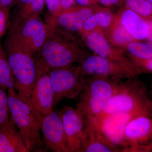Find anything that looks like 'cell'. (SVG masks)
I'll return each mask as SVG.
<instances>
[{"label": "cell", "instance_id": "cell-1", "mask_svg": "<svg viewBox=\"0 0 152 152\" xmlns=\"http://www.w3.org/2000/svg\"><path fill=\"white\" fill-rule=\"evenodd\" d=\"M3 45L15 80L18 97L31 109V93L37 75L36 58L9 30Z\"/></svg>", "mask_w": 152, "mask_h": 152}, {"label": "cell", "instance_id": "cell-2", "mask_svg": "<svg viewBox=\"0 0 152 152\" xmlns=\"http://www.w3.org/2000/svg\"><path fill=\"white\" fill-rule=\"evenodd\" d=\"M118 113L152 114L150 110L148 88L142 82L135 77L121 82L102 113L92 121Z\"/></svg>", "mask_w": 152, "mask_h": 152}, {"label": "cell", "instance_id": "cell-3", "mask_svg": "<svg viewBox=\"0 0 152 152\" xmlns=\"http://www.w3.org/2000/svg\"><path fill=\"white\" fill-rule=\"evenodd\" d=\"M91 77L86 78L84 88L77 98L75 109L85 124L95 120L102 113L121 82L106 77Z\"/></svg>", "mask_w": 152, "mask_h": 152}, {"label": "cell", "instance_id": "cell-4", "mask_svg": "<svg viewBox=\"0 0 152 152\" xmlns=\"http://www.w3.org/2000/svg\"><path fill=\"white\" fill-rule=\"evenodd\" d=\"M7 94L10 119L21 134L28 152H47L41 135V120L19 99L14 88L8 90Z\"/></svg>", "mask_w": 152, "mask_h": 152}, {"label": "cell", "instance_id": "cell-5", "mask_svg": "<svg viewBox=\"0 0 152 152\" xmlns=\"http://www.w3.org/2000/svg\"><path fill=\"white\" fill-rule=\"evenodd\" d=\"M47 26L48 35L36 56L37 61L49 69H56L71 66L74 63L80 62L87 57L69 45L64 31Z\"/></svg>", "mask_w": 152, "mask_h": 152}, {"label": "cell", "instance_id": "cell-6", "mask_svg": "<svg viewBox=\"0 0 152 152\" xmlns=\"http://www.w3.org/2000/svg\"><path fill=\"white\" fill-rule=\"evenodd\" d=\"M17 39L35 57L48 35V26L39 15L22 18L15 16L9 29Z\"/></svg>", "mask_w": 152, "mask_h": 152}, {"label": "cell", "instance_id": "cell-7", "mask_svg": "<svg viewBox=\"0 0 152 152\" xmlns=\"http://www.w3.org/2000/svg\"><path fill=\"white\" fill-rule=\"evenodd\" d=\"M54 92V108L65 99H77L83 89L86 78L79 66L49 69Z\"/></svg>", "mask_w": 152, "mask_h": 152}, {"label": "cell", "instance_id": "cell-8", "mask_svg": "<svg viewBox=\"0 0 152 152\" xmlns=\"http://www.w3.org/2000/svg\"><path fill=\"white\" fill-rule=\"evenodd\" d=\"M152 152V114L134 117L125 128L122 152Z\"/></svg>", "mask_w": 152, "mask_h": 152}, {"label": "cell", "instance_id": "cell-9", "mask_svg": "<svg viewBox=\"0 0 152 152\" xmlns=\"http://www.w3.org/2000/svg\"><path fill=\"white\" fill-rule=\"evenodd\" d=\"M37 75L31 95V109L39 119L53 110L54 92L49 68L37 61Z\"/></svg>", "mask_w": 152, "mask_h": 152}, {"label": "cell", "instance_id": "cell-10", "mask_svg": "<svg viewBox=\"0 0 152 152\" xmlns=\"http://www.w3.org/2000/svg\"><path fill=\"white\" fill-rule=\"evenodd\" d=\"M79 66L84 75L103 77L121 81L124 78L134 77L138 75L135 70L98 56L86 57Z\"/></svg>", "mask_w": 152, "mask_h": 152}, {"label": "cell", "instance_id": "cell-11", "mask_svg": "<svg viewBox=\"0 0 152 152\" xmlns=\"http://www.w3.org/2000/svg\"><path fill=\"white\" fill-rule=\"evenodd\" d=\"M42 139L46 150L53 152H70L61 118L53 110L42 119Z\"/></svg>", "mask_w": 152, "mask_h": 152}, {"label": "cell", "instance_id": "cell-12", "mask_svg": "<svg viewBox=\"0 0 152 152\" xmlns=\"http://www.w3.org/2000/svg\"><path fill=\"white\" fill-rule=\"evenodd\" d=\"M141 114L115 113L87 122L92 123L110 142L122 151L125 128L133 118Z\"/></svg>", "mask_w": 152, "mask_h": 152}, {"label": "cell", "instance_id": "cell-13", "mask_svg": "<svg viewBox=\"0 0 152 152\" xmlns=\"http://www.w3.org/2000/svg\"><path fill=\"white\" fill-rule=\"evenodd\" d=\"M61 118L70 152H80L85 138V122L75 108L64 106L58 112Z\"/></svg>", "mask_w": 152, "mask_h": 152}, {"label": "cell", "instance_id": "cell-14", "mask_svg": "<svg viewBox=\"0 0 152 152\" xmlns=\"http://www.w3.org/2000/svg\"><path fill=\"white\" fill-rule=\"evenodd\" d=\"M92 14V11L88 8L72 9L71 7L55 15L49 14L46 18L45 23L63 31H80Z\"/></svg>", "mask_w": 152, "mask_h": 152}, {"label": "cell", "instance_id": "cell-15", "mask_svg": "<svg viewBox=\"0 0 152 152\" xmlns=\"http://www.w3.org/2000/svg\"><path fill=\"white\" fill-rule=\"evenodd\" d=\"M85 138L80 152H121L91 122L85 124Z\"/></svg>", "mask_w": 152, "mask_h": 152}, {"label": "cell", "instance_id": "cell-16", "mask_svg": "<svg viewBox=\"0 0 152 152\" xmlns=\"http://www.w3.org/2000/svg\"><path fill=\"white\" fill-rule=\"evenodd\" d=\"M0 152H28L21 134L10 119L0 128Z\"/></svg>", "mask_w": 152, "mask_h": 152}, {"label": "cell", "instance_id": "cell-17", "mask_svg": "<svg viewBox=\"0 0 152 152\" xmlns=\"http://www.w3.org/2000/svg\"><path fill=\"white\" fill-rule=\"evenodd\" d=\"M121 21L123 26L133 39L137 40L147 39L150 29L148 20L129 9L123 13Z\"/></svg>", "mask_w": 152, "mask_h": 152}, {"label": "cell", "instance_id": "cell-18", "mask_svg": "<svg viewBox=\"0 0 152 152\" xmlns=\"http://www.w3.org/2000/svg\"><path fill=\"white\" fill-rule=\"evenodd\" d=\"M86 42L89 48L97 56L121 64L113 55L108 43L99 33L94 32L88 35Z\"/></svg>", "mask_w": 152, "mask_h": 152}, {"label": "cell", "instance_id": "cell-19", "mask_svg": "<svg viewBox=\"0 0 152 152\" xmlns=\"http://www.w3.org/2000/svg\"><path fill=\"white\" fill-rule=\"evenodd\" d=\"M15 80L0 40V87L5 90L15 89Z\"/></svg>", "mask_w": 152, "mask_h": 152}, {"label": "cell", "instance_id": "cell-20", "mask_svg": "<svg viewBox=\"0 0 152 152\" xmlns=\"http://www.w3.org/2000/svg\"><path fill=\"white\" fill-rule=\"evenodd\" d=\"M112 17L108 13L100 12L95 15H91L86 21L80 31H90L97 26L107 28L112 21Z\"/></svg>", "mask_w": 152, "mask_h": 152}, {"label": "cell", "instance_id": "cell-21", "mask_svg": "<svg viewBox=\"0 0 152 152\" xmlns=\"http://www.w3.org/2000/svg\"><path fill=\"white\" fill-rule=\"evenodd\" d=\"M127 50L134 58L140 59H152V43L140 42H131Z\"/></svg>", "mask_w": 152, "mask_h": 152}, {"label": "cell", "instance_id": "cell-22", "mask_svg": "<svg viewBox=\"0 0 152 152\" xmlns=\"http://www.w3.org/2000/svg\"><path fill=\"white\" fill-rule=\"evenodd\" d=\"M128 7L144 18H151L152 3L147 0H126Z\"/></svg>", "mask_w": 152, "mask_h": 152}, {"label": "cell", "instance_id": "cell-23", "mask_svg": "<svg viewBox=\"0 0 152 152\" xmlns=\"http://www.w3.org/2000/svg\"><path fill=\"white\" fill-rule=\"evenodd\" d=\"M45 0H31V2L24 8L18 11L15 16L24 18L39 15L44 8Z\"/></svg>", "mask_w": 152, "mask_h": 152}, {"label": "cell", "instance_id": "cell-24", "mask_svg": "<svg viewBox=\"0 0 152 152\" xmlns=\"http://www.w3.org/2000/svg\"><path fill=\"white\" fill-rule=\"evenodd\" d=\"M10 23V9L0 5V40L8 31Z\"/></svg>", "mask_w": 152, "mask_h": 152}, {"label": "cell", "instance_id": "cell-25", "mask_svg": "<svg viewBox=\"0 0 152 152\" xmlns=\"http://www.w3.org/2000/svg\"><path fill=\"white\" fill-rule=\"evenodd\" d=\"M133 38L124 27H120L115 30L113 35L114 42L118 45H124L130 42Z\"/></svg>", "mask_w": 152, "mask_h": 152}, {"label": "cell", "instance_id": "cell-26", "mask_svg": "<svg viewBox=\"0 0 152 152\" xmlns=\"http://www.w3.org/2000/svg\"><path fill=\"white\" fill-rule=\"evenodd\" d=\"M134 64L140 73L143 72L152 73V59L143 60L134 57Z\"/></svg>", "mask_w": 152, "mask_h": 152}, {"label": "cell", "instance_id": "cell-27", "mask_svg": "<svg viewBox=\"0 0 152 152\" xmlns=\"http://www.w3.org/2000/svg\"><path fill=\"white\" fill-rule=\"evenodd\" d=\"M50 15H55L61 11V0H45Z\"/></svg>", "mask_w": 152, "mask_h": 152}, {"label": "cell", "instance_id": "cell-28", "mask_svg": "<svg viewBox=\"0 0 152 152\" xmlns=\"http://www.w3.org/2000/svg\"><path fill=\"white\" fill-rule=\"evenodd\" d=\"M8 107L0 109V128L10 121Z\"/></svg>", "mask_w": 152, "mask_h": 152}, {"label": "cell", "instance_id": "cell-29", "mask_svg": "<svg viewBox=\"0 0 152 152\" xmlns=\"http://www.w3.org/2000/svg\"><path fill=\"white\" fill-rule=\"evenodd\" d=\"M8 107V96L5 90L0 87V109Z\"/></svg>", "mask_w": 152, "mask_h": 152}, {"label": "cell", "instance_id": "cell-30", "mask_svg": "<svg viewBox=\"0 0 152 152\" xmlns=\"http://www.w3.org/2000/svg\"><path fill=\"white\" fill-rule=\"evenodd\" d=\"M75 1V0H61L60 11L72 7L74 4Z\"/></svg>", "mask_w": 152, "mask_h": 152}, {"label": "cell", "instance_id": "cell-31", "mask_svg": "<svg viewBox=\"0 0 152 152\" xmlns=\"http://www.w3.org/2000/svg\"><path fill=\"white\" fill-rule=\"evenodd\" d=\"M15 0H0V5L10 9Z\"/></svg>", "mask_w": 152, "mask_h": 152}, {"label": "cell", "instance_id": "cell-32", "mask_svg": "<svg viewBox=\"0 0 152 152\" xmlns=\"http://www.w3.org/2000/svg\"><path fill=\"white\" fill-rule=\"evenodd\" d=\"M100 2L105 6H110L111 5H116L119 2L120 0H99Z\"/></svg>", "mask_w": 152, "mask_h": 152}, {"label": "cell", "instance_id": "cell-33", "mask_svg": "<svg viewBox=\"0 0 152 152\" xmlns=\"http://www.w3.org/2000/svg\"><path fill=\"white\" fill-rule=\"evenodd\" d=\"M148 91L149 99L150 101V110L152 113V81L150 85L149 90H148Z\"/></svg>", "mask_w": 152, "mask_h": 152}, {"label": "cell", "instance_id": "cell-34", "mask_svg": "<svg viewBox=\"0 0 152 152\" xmlns=\"http://www.w3.org/2000/svg\"><path fill=\"white\" fill-rule=\"evenodd\" d=\"M77 2L82 7H86L89 5L91 0H76Z\"/></svg>", "mask_w": 152, "mask_h": 152}, {"label": "cell", "instance_id": "cell-35", "mask_svg": "<svg viewBox=\"0 0 152 152\" xmlns=\"http://www.w3.org/2000/svg\"><path fill=\"white\" fill-rule=\"evenodd\" d=\"M149 23L150 25V33L148 37L147 38V39L150 42L152 43V21L151 20H148Z\"/></svg>", "mask_w": 152, "mask_h": 152}, {"label": "cell", "instance_id": "cell-36", "mask_svg": "<svg viewBox=\"0 0 152 152\" xmlns=\"http://www.w3.org/2000/svg\"><path fill=\"white\" fill-rule=\"evenodd\" d=\"M147 1H149L150 2L152 3V0H147Z\"/></svg>", "mask_w": 152, "mask_h": 152}, {"label": "cell", "instance_id": "cell-37", "mask_svg": "<svg viewBox=\"0 0 152 152\" xmlns=\"http://www.w3.org/2000/svg\"><path fill=\"white\" fill-rule=\"evenodd\" d=\"M151 18L152 19H151V20L152 21V16Z\"/></svg>", "mask_w": 152, "mask_h": 152}]
</instances>
